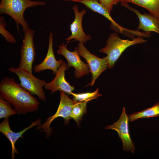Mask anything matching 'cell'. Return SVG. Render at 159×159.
<instances>
[{
    "instance_id": "obj_4",
    "label": "cell",
    "mask_w": 159,
    "mask_h": 159,
    "mask_svg": "<svg viewBox=\"0 0 159 159\" xmlns=\"http://www.w3.org/2000/svg\"><path fill=\"white\" fill-rule=\"evenodd\" d=\"M8 70L18 77L20 82L19 85L21 87L32 95H37L40 100L46 102V97L43 88L47 83L45 81L37 78L32 73L19 67H12Z\"/></svg>"
},
{
    "instance_id": "obj_12",
    "label": "cell",
    "mask_w": 159,
    "mask_h": 159,
    "mask_svg": "<svg viewBox=\"0 0 159 159\" xmlns=\"http://www.w3.org/2000/svg\"><path fill=\"white\" fill-rule=\"evenodd\" d=\"M75 14L74 21L70 25L71 35L66 39L67 41L72 39H75L80 42L85 44L88 41L91 39L89 35H86L84 32L82 27V21L83 17L86 12L85 9H84L82 11H79L78 6L74 5L72 7Z\"/></svg>"
},
{
    "instance_id": "obj_10",
    "label": "cell",
    "mask_w": 159,
    "mask_h": 159,
    "mask_svg": "<svg viewBox=\"0 0 159 159\" xmlns=\"http://www.w3.org/2000/svg\"><path fill=\"white\" fill-rule=\"evenodd\" d=\"M77 2L84 4L86 7L93 11L103 16L111 22L112 28L117 32L130 37L138 36L139 35V31L129 29L117 24L112 19L107 10L100 3L98 0H80Z\"/></svg>"
},
{
    "instance_id": "obj_5",
    "label": "cell",
    "mask_w": 159,
    "mask_h": 159,
    "mask_svg": "<svg viewBox=\"0 0 159 159\" xmlns=\"http://www.w3.org/2000/svg\"><path fill=\"white\" fill-rule=\"evenodd\" d=\"M60 102L57 109L53 115L48 117L43 123L36 128L37 130L45 132L46 137L48 138L52 133L50 127L52 122L58 117H62L64 120V124H68L71 118L72 109L74 101L69 97L67 94L63 92L60 91Z\"/></svg>"
},
{
    "instance_id": "obj_2",
    "label": "cell",
    "mask_w": 159,
    "mask_h": 159,
    "mask_svg": "<svg viewBox=\"0 0 159 159\" xmlns=\"http://www.w3.org/2000/svg\"><path fill=\"white\" fill-rule=\"evenodd\" d=\"M146 42L147 40L142 37H138L132 40L122 39L120 38L117 33H112L109 35L106 41V45L99 51L107 55L103 58L106 61L108 67L111 69L113 67L122 53L128 47Z\"/></svg>"
},
{
    "instance_id": "obj_22",
    "label": "cell",
    "mask_w": 159,
    "mask_h": 159,
    "mask_svg": "<svg viewBox=\"0 0 159 159\" xmlns=\"http://www.w3.org/2000/svg\"><path fill=\"white\" fill-rule=\"evenodd\" d=\"M116 0H99L100 3L111 13Z\"/></svg>"
},
{
    "instance_id": "obj_11",
    "label": "cell",
    "mask_w": 159,
    "mask_h": 159,
    "mask_svg": "<svg viewBox=\"0 0 159 159\" xmlns=\"http://www.w3.org/2000/svg\"><path fill=\"white\" fill-rule=\"evenodd\" d=\"M67 66V63L66 62L62 64L55 74L53 80L46 84L44 87L45 90H50L51 94L59 91L71 95L74 87L71 86L65 78V71L68 69Z\"/></svg>"
},
{
    "instance_id": "obj_15",
    "label": "cell",
    "mask_w": 159,
    "mask_h": 159,
    "mask_svg": "<svg viewBox=\"0 0 159 159\" xmlns=\"http://www.w3.org/2000/svg\"><path fill=\"white\" fill-rule=\"evenodd\" d=\"M133 11L137 15L139 19L138 27L144 32H153L159 34V20L150 14L146 13L141 14L138 10L130 7L128 4L122 6Z\"/></svg>"
},
{
    "instance_id": "obj_13",
    "label": "cell",
    "mask_w": 159,
    "mask_h": 159,
    "mask_svg": "<svg viewBox=\"0 0 159 159\" xmlns=\"http://www.w3.org/2000/svg\"><path fill=\"white\" fill-rule=\"evenodd\" d=\"M9 117L4 118V120L0 124V132L5 135L10 141L12 147V158H15V154H19V152L15 147V144L17 141L22 137L23 134L28 129L35 126H38L41 124V120L38 119L34 122H32L28 127L18 132H13L11 130L9 122Z\"/></svg>"
},
{
    "instance_id": "obj_20",
    "label": "cell",
    "mask_w": 159,
    "mask_h": 159,
    "mask_svg": "<svg viewBox=\"0 0 159 159\" xmlns=\"http://www.w3.org/2000/svg\"><path fill=\"white\" fill-rule=\"evenodd\" d=\"M12 105L8 102L0 97V119L5 118L16 113Z\"/></svg>"
},
{
    "instance_id": "obj_14",
    "label": "cell",
    "mask_w": 159,
    "mask_h": 159,
    "mask_svg": "<svg viewBox=\"0 0 159 159\" xmlns=\"http://www.w3.org/2000/svg\"><path fill=\"white\" fill-rule=\"evenodd\" d=\"M48 42V49L45 57L42 62L34 67L33 70L36 73L50 69L52 71L53 74H55L59 68L64 62L61 59L57 60L55 57L53 50V34L52 32L49 34Z\"/></svg>"
},
{
    "instance_id": "obj_8",
    "label": "cell",
    "mask_w": 159,
    "mask_h": 159,
    "mask_svg": "<svg viewBox=\"0 0 159 159\" xmlns=\"http://www.w3.org/2000/svg\"><path fill=\"white\" fill-rule=\"evenodd\" d=\"M129 121L128 115L126 113L125 108L123 107L122 113L117 120L112 125H107L105 128L116 131L122 141L123 150L133 153L135 151V148L129 133Z\"/></svg>"
},
{
    "instance_id": "obj_6",
    "label": "cell",
    "mask_w": 159,
    "mask_h": 159,
    "mask_svg": "<svg viewBox=\"0 0 159 159\" xmlns=\"http://www.w3.org/2000/svg\"><path fill=\"white\" fill-rule=\"evenodd\" d=\"M23 31L24 37L20 51L21 59L19 67L32 73V65L36 55L34 42L35 32L29 27Z\"/></svg>"
},
{
    "instance_id": "obj_16",
    "label": "cell",
    "mask_w": 159,
    "mask_h": 159,
    "mask_svg": "<svg viewBox=\"0 0 159 159\" xmlns=\"http://www.w3.org/2000/svg\"><path fill=\"white\" fill-rule=\"evenodd\" d=\"M132 3L147 10L149 13L159 20V0H116L115 4Z\"/></svg>"
},
{
    "instance_id": "obj_9",
    "label": "cell",
    "mask_w": 159,
    "mask_h": 159,
    "mask_svg": "<svg viewBox=\"0 0 159 159\" xmlns=\"http://www.w3.org/2000/svg\"><path fill=\"white\" fill-rule=\"evenodd\" d=\"M57 54L63 55L66 58L67 62V67L68 68L73 67L75 69L74 76L76 78H78L85 75H88L90 72L87 64L81 60L77 47L75 48L74 51L71 52L67 49L66 45H65L63 43L59 46Z\"/></svg>"
},
{
    "instance_id": "obj_7",
    "label": "cell",
    "mask_w": 159,
    "mask_h": 159,
    "mask_svg": "<svg viewBox=\"0 0 159 159\" xmlns=\"http://www.w3.org/2000/svg\"><path fill=\"white\" fill-rule=\"evenodd\" d=\"M77 48L79 55L85 59L92 75L90 82L86 86H92L98 77L107 68V62L103 58H100L91 53L82 43H78Z\"/></svg>"
},
{
    "instance_id": "obj_3",
    "label": "cell",
    "mask_w": 159,
    "mask_h": 159,
    "mask_svg": "<svg viewBox=\"0 0 159 159\" xmlns=\"http://www.w3.org/2000/svg\"><path fill=\"white\" fill-rule=\"evenodd\" d=\"M46 4L44 1L31 0H1L0 14H6L10 16L15 21L19 32V24L22 26V30L29 27L24 16L25 10L29 7Z\"/></svg>"
},
{
    "instance_id": "obj_21",
    "label": "cell",
    "mask_w": 159,
    "mask_h": 159,
    "mask_svg": "<svg viewBox=\"0 0 159 159\" xmlns=\"http://www.w3.org/2000/svg\"><path fill=\"white\" fill-rule=\"evenodd\" d=\"M6 21L4 16H1L0 17V33L3 36L7 42L11 44L16 43V41L14 36L6 29Z\"/></svg>"
},
{
    "instance_id": "obj_23",
    "label": "cell",
    "mask_w": 159,
    "mask_h": 159,
    "mask_svg": "<svg viewBox=\"0 0 159 159\" xmlns=\"http://www.w3.org/2000/svg\"><path fill=\"white\" fill-rule=\"evenodd\" d=\"M64 0L66 1H72L74 2H77V1L80 0Z\"/></svg>"
},
{
    "instance_id": "obj_1",
    "label": "cell",
    "mask_w": 159,
    "mask_h": 159,
    "mask_svg": "<svg viewBox=\"0 0 159 159\" xmlns=\"http://www.w3.org/2000/svg\"><path fill=\"white\" fill-rule=\"evenodd\" d=\"M0 93V97L9 103L19 115H25L39 109V102L13 78L5 77L2 79Z\"/></svg>"
},
{
    "instance_id": "obj_18",
    "label": "cell",
    "mask_w": 159,
    "mask_h": 159,
    "mask_svg": "<svg viewBox=\"0 0 159 159\" xmlns=\"http://www.w3.org/2000/svg\"><path fill=\"white\" fill-rule=\"evenodd\" d=\"M87 102H80L74 101L71 115V118L73 119L77 125L80 124V121L84 115L87 113Z\"/></svg>"
},
{
    "instance_id": "obj_17",
    "label": "cell",
    "mask_w": 159,
    "mask_h": 159,
    "mask_svg": "<svg viewBox=\"0 0 159 159\" xmlns=\"http://www.w3.org/2000/svg\"><path fill=\"white\" fill-rule=\"evenodd\" d=\"M130 121L132 122L141 118H149L159 116V102L151 107L133 113L128 115Z\"/></svg>"
},
{
    "instance_id": "obj_19",
    "label": "cell",
    "mask_w": 159,
    "mask_h": 159,
    "mask_svg": "<svg viewBox=\"0 0 159 159\" xmlns=\"http://www.w3.org/2000/svg\"><path fill=\"white\" fill-rule=\"evenodd\" d=\"M99 88H97L94 92H87L79 93L72 92L71 94L73 96V101L80 102H85L95 99L98 97L102 96V95L98 92Z\"/></svg>"
}]
</instances>
